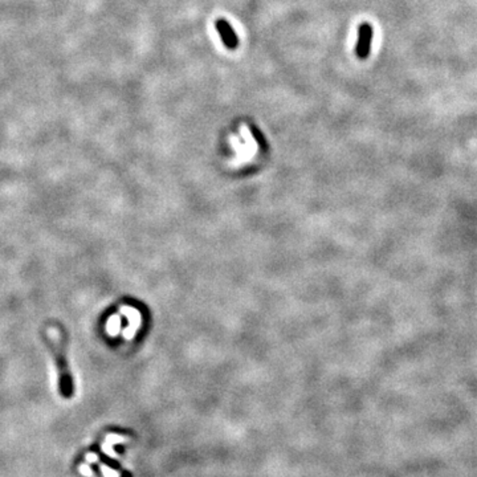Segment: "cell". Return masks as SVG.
Listing matches in <instances>:
<instances>
[{
  "instance_id": "1",
  "label": "cell",
  "mask_w": 477,
  "mask_h": 477,
  "mask_svg": "<svg viewBox=\"0 0 477 477\" xmlns=\"http://www.w3.org/2000/svg\"><path fill=\"white\" fill-rule=\"evenodd\" d=\"M51 353L55 358L57 371H59V390L64 398H70L73 395V378L69 371V364L66 360V341L61 338L60 345L47 340Z\"/></svg>"
},
{
  "instance_id": "2",
  "label": "cell",
  "mask_w": 477,
  "mask_h": 477,
  "mask_svg": "<svg viewBox=\"0 0 477 477\" xmlns=\"http://www.w3.org/2000/svg\"><path fill=\"white\" fill-rule=\"evenodd\" d=\"M371 40H373V27L369 23H363L358 28V43H357V56L359 59H368L370 53Z\"/></svg>"
},
{
  "instance_id": "3",
  "label": "cell",
  "mask_w": 477,
  "mask_h": 477,
  "mask_svg": "<svg viewBox=\"0 0 477 477\" xmlns=\"http://www.w3.org/2000/svg\"><path fill=\"white\" fill-rule=\"evenodd\" d=\"M216 29L219 32L220 38L223 40L224 45L228 49H235L239 44V39L235 32V29L230 25V23L224 19H217L216 20Z\"/></svg>"
},
{
  "instance_id": "4",
  "label": "cell",
  "mask_w": 477,
  "mask_h": 477,
  "mask_svg": "<svg viewBox=\"0 0 477 477\" xmlns=\"http://www.w3.org/2000/svg\"><path fill=\"white\" fill-rule=\"evenodd\" d=\"M97 452H98V455H100V459H101V460H102L103 463L106 464L107 467L113 468V469H120V464H118L117 461L113 460V459H109V457H107L106 455H103V453L100 452V451H98V450H97Z\"/></svg>"
}]
</instances>
